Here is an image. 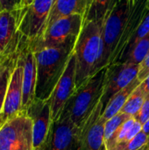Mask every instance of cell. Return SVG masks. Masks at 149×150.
I'll list each match as a JSON object with an SVG mask.
<instances>
[{
    "label": "cell",
    "mask_w": 149,
    "mask_h": 150,
    "mask_svg": "<svg viewBox=\"0 0 149 150\" xmlns=\"http://www.w3.org/2000/svg\"><path fill=\"white\" fill-rule=\"evenodd\" d=\"M139 65L115 62L106 67L104 91L101 102L104 108L111 98L137 78Z\"/></svg>",
    "instance_id": "13"
},
{
    "label": "cell",
    "mask_w": 149,
    "mask_h": 150,
    "mask_svg": "<svg viewBox=\"0 0 149 150\" xmlns=\"http://www.w3.org/2000/svg\"><path fill=\"white\" fill-rule=\"evenodd\" d=\"M105 73L106 68H104L94 74L81 87L76 90L68 101L66 106L71 120L77 127H81L101 100Z\"/></svg>",
    "instance_id": "4"
},
{
    "label": "cell",
    "mask_w": 149,
    "mask_h": 150,
    "mask_svg": "<svg viewBox=\"0 0 149 150\" xmlns=\"http://www.w3.org/2000/svg\"><path fill=\"white\" fill-rule=\"evenodd\" d=\"M135 120L140 122L141 125L145 124L149 119V97L146 98L141 109L138 112V114L134 117Z\"/></svg>",
    "instance_id": "26"
},
{
    "label": "cell",
    "mask_w": 149,
    "mask_h": 150,
    "mask_svg": "<svg viewBox=\"0 0 149 150\" xmlns=\"http://www.w3.org/2000/svg\"><path fill=\"white\" fill-rule=\"evenodd\" d=\"M3 11H18L22 4V0H0Z\"/></svg>",
    "instance_id": "27"
},
{
    "label": "cell",
    "mask_w": 149,
    "mask_h": 150,
    "mask_svg": "<svg viewBox=\"0 0 149 150\" xmlns=\"http://www.w3.org/2000/svg\"><path fill=\"white\" fill-rule=\"evenodd\" d=\"M32 122V136L34 150L43 147L47 137L51 124V107L50 101L35 98L32 104L25 111Z\"/></svg>",
    "instance_id": "14"
},
{
    "label": "cell",
    "mask_w": 149,
    "mask_h": 150,
    "mask_svg": "<svg viewBox=\"0 0 149 150\" xmlns=\"http://www.w3.org/2000/svg\"><path fill=\"white\" fill-rule=\"evenodd\" d=\"M149 75V51L143 59V61L139 65V70L137 75V79L142 82Z\"/></svg>",
    "instance_id": "25"
},
{
    "label": "cell",
    "mask_w": 149,
    "mask_h": 150,
    "mask_svg": "<svg viewBox=\"0 0 149 150\" xmlns=\"http://www.w3.org/2000/svg\"><path fill=\"white\" fill-rule=\"evenodd\" d=\"M3 11V9H2V6H1V4H0V12Z\"/></svg>",
    "instance_id": "34"
},
{
    "label": "cell",
    "mask_w": 149,
    "mask_h": 150,
    "mask_svg": "<svg viewBox=\"0 0 149 150\" xmlns=\"http://www.w3.org/2000/svg\"><path fill=\"white\" fill-rule=\"evenodd\" d=\"M54 0H34L17 11L18 30L32 42L43 34Z\"/></svg>",
    "instance_id": "7"
},
{
    "label": "cell",
    "mask_w": 149,
    "mask_h": 150,
    "mask_svg": "<svg viewBox=\"0 0 149 150\" xmlns=\"http://www.w3.org/2000/svg\"><path fill=\"white\" fill-rule=\"evenodd\" d=\"M146 98L147 96L140 83L129 96L128 99L126 100L120 112L134 118L141 109Z\"/></svg>",
    "instance_id": "20"
},
{
    "label": "cell",
    "mask_w": 149,
    "mask_h": 150,
    "mask_svg": "<svg viewBox=\"0 0 149 150\" xmlns=\"http://www.w3.org/2000/svg\"><path fill=\"white\" fill-rule=\"evenodd\" d=\"M80 127L70 118L69 112L65 109L60 118L52 122L43 150H78Z\"/></svg>",
    "instance_id": "8"
},
{
    "label": "cell",
    "mask_w": 149,
    "mask_h": 150,
    "mask_svg": "<svg viewBox=\"0 0 149 150\" xmlns=\"http://www.w3.org/2000/svg\"><path fill=\"white\" fill-rule=\"evenodd\" d=\"M0 54H1V52H0Z\"/></svg>",
    "instance_id": "37"
},
{
    "label": "cell",
    "mask_w": 149,
    "mask_h": 150,
    "mask_svg": "<svg viewBox=\"0 0 149 150\" xmlns=\"http://www.w3.org/2000/svg\"><path fill=\"white\" fill-rule=\"evenodd\" d=\"M92 1L93 0H54L46 28L56 19L62 17L74 14H79L85 17Z\"/></svg>",
    "instance_id": "16"
},
{
    "label": "cell",
    "mask_w": 149,
    "mask_h": 150,
    "mask_svg": "<svg viewBox=\"0 0 149 150\" xmlns=\"http://www.w3.org/2000/svg\"><path fill=\"white\" fill-rule=\"evenodd\" d=\"M141 86L142 88V90L144 91L147 98L149 97V75L141 83Z\"/></svg>",
    "instance_id": "28"
},
{
    "label": "cell",
    "mask_w": 149,
    "mask_h": 150,
    "mask_svg": "<svg viewBox=\"0 0 149 150\" xmlns=\"http://www.w3.org/2000/svg\"><path fill=\"white\" fill-rule=\"evenodd\" d=\"M83 22L84 17L79 14L60 18L46 28L40 38L32 42L29 41V46L32 51H37L44 47L61 45L71 38L78 37Z\"/></svg>",
    "instance_id": "6"
},
{
    "label": "cell",
    "mask_w": 149,
    "mask_h": 150,
    "mask_svg": "<svg viewBox=\"0 0 149 150\" xmlns=\"http://www.w3.org/2000/svg\"><path fill=\"white\" fill-rule=\"evenodd\" d=\"M76 91V56L71 53L65 70L49 98L52 122L60 118L65 106Z\"/></svg>",
    "instance_id": "9"
},
{
    "label": "cell",
    "mask_w": 149,
    "mask_h": 150,
    "mask_svg": "<svg viewBox=\"0 0 149 150\" xmlns=\"http://www.w3.org/2000/svg\"><path fill=\"white\" fill-rule=\"evenodd\" d=\"M141 83V82L136 78L130 84H128L126 87H125L111 98L109 102L105 106L102 113V118L105 120V122L121 111L129 96Z\"/></svg>",
    "instance_id": "17"
},
{
    "label": "cell",
    "mask_w": 149,
    "mask_h": 150,
    "mask_svg": "<svg viewBox=\"0 0 149 150\" xmlns=\"http://www.w3.org/2000/svg\"><path fill=\"white\" fill-rule=\"evenodd\" d=\"M104 21H84L73 52L76 56V90L97 72L102 50Z\"/></svg>",
    "instance_id": "2"
},
{
    "label": "cell",
    "mask_w": 149,
    "mask_h": 150,
    "mask_svg": "<svg viewBox=\"0 0 149 150\" xmlns=\"http://www.w3.org/2000/svg\"><path fill=\"white\" fill-rule=\"evenodd\" d=\"M29 43H26L22 50L18 63L11 75L8 89L6 91L4 102L0 114V124L7 120L16 116L22 112V97H23V74L25 63V51Z\"/></svg>",
    "instance_id": "11"
},
{
    "label": "cell",
    "mask_w": 149,
    "mask_h": 150,
    "mask_svg": "<svg viewBox=\"0 0 149 150\" xmlns=\"http://www.w3.org/2000/svg\"><path fill=\"white\" fill-rule=\"evenodd\" d=\"M37 81V66L34 52L29 46L25 51V63L23 74V97H22V111L25 112L28 107L35 100V90Z\"/></svg>",
    "instance_id": "15"
},
{
    "label": "cell",
    "mask_w": 149,
    "mask_h": 150,
    "mask_svg": "<svg viewBox=\"0 0 149 150\" xmlns=\"http://www.w3.org/2000/svg\"><path fill=\"white\" fill-rule=\"evenodd\" d=\"M142 131L149 136V119L145 124L142 125Z\"/></svg>",
    "instance_id": "29"
},
{
    "label": "cell",
    "mask_w": 149,
    "mask_h": 150,
    "mask_svg": "<svg viewBox=\"0 0 149 150\" xmlns=\"http://www.w3.org/2000/svg\"><path fill=\"white\" fill-rule=\"evenodd\" d=\"M130 118L131 116L119 112L115 116L105 122V143L112 138V136L118 131V129Z\"/></svg>",
    "instance_id": "23"
},
{
    "label": "cell",
    "mask_w": 149,
    "mask_h": 150,
    "mask_svg": "<svg viewBox=\"0 0 149 150\" xmlns=\"http://www.w3.org/2000/svg\"><path fill=\"white\" fill-rule=\"evenodd\" d=\"M148 135L141 131L131 142L117 150H141L148 145Z\"/></svg>",
    "instance_id": "24"
},
{
    "label": "cell",
    "mask_w": 149,
    "mask_h": 150,
    "mask_svg": "<svg viewBox=\"0 0 149 150\" xmlns=\"http://www.w3.org/2000/svg\"><path fill=\"white\" fill-rule=\"evenodd\" d=\"M27 42L28 39L18 30L10 43L0 54V114L11 75Z\"/></svg>",
    "instance_id": "12"
},
{
    "label": "cell",
    "mask_w": 149,
    "mask_h": 150,
    "mask_svg": "<svg viewBox=\"0 0 149 150\" xmlns=\"http://www.w3.org/2000/svg\"><path fill=\"white\" fill-rule=\"evenodd\" d=\"M149 34V11L147 12L146 16L144 17L143 20L141 21L140 26L138 27L136 33H134V35L133 36V38L131 39V40L128 42L125 51L123 52L122 55L120 56V58L118 60V62H122L123 60L126 58V56L128 54V53L133 49V47L143 38H145L146 36H148ZM115 63V62H114Z\"/></svg>",
    "instance_id": "22"
},
{
    "label": "cell",
    "mask_w": 149,
    "mask_h": 150,
    "mask_svg": "<svg viewBox=\"0 0 149 150\" xmlns=\"http://www.w3.org/2000/svg\"><path fill=\"white\" fill-rule=\"evenodd\" d=\"M131 11L129 0H118L112 10L105 16L103 22L102 50L97 64V72L112 63Z\"/></svg>",
    "instance_id": "3"
},
{
    "label": "cell",
    "mask_w": 149,
    "mask_h": 150,
    "mask_svg": "<svg viewBox=\"0 0 149 150\" xmlns=\"http://www.w3.org/2000/svg\"><path fill=\"white\" fill-rule=\"evenodd\" d=\"M33 1H34V0H22V4H21V6H20L19 9H22V8H24V7H26V6L30 5ZM19 9H18V10H19Z\"/></svg>",
    "instance_id": "30"
},
{
    "label": "cell",
    "mask_w": 149,
    "mask_h": 150,
    "mask_svg": "<svg viewBox=\"0 0 149 150\" xmlns=\"http://www.w3.org/2000/svg\"><path fill=\"white\" fill-rule=\"evenodd\" d=\"M0 150H34L32 122L25 112L0 124Z\"/></svg>",
    "instance_id": "5"
},
{
    "label": "cell",
    "mask_w": 149,
    "mask_h": 150,
    "mask_svg": "<svg viewBox=\"0 0 149 150\" xmlns=\"http://www.w3.org/2000/svg\"><path fill=\"white\" fill-rule=\"evenodd\" d=\"M148 8L149 10V0H148Z\"/></svg>",
    "instance_id": "35"
},
{
    "label": "cell",
    "mask_w": 149,
    "mask_h": 150,
    "mask_svg": "<svg viewBox=\"0 0 149 150\" xmlns=\"http://www.w3.org/2000/svg\"><path fill=\"white\" fill-rule=\"evenodd\" d=\"M37 150H43L42 149H37Z\"/></svg>",
    "instance_id": "36"
},
{
    "label": "cell",
    "mask_w": 149,
    "mask_h": 150,
    "mask_svg": "<svg viewBox=\"0 0 149 150\" xmlns=\"http://www.w3.org/2000/svg\"><path fill=\"white\" fill-rule=\"evenodd\" d=\"M141 150H149V149H148V147H147V146H146L145 148H143V149H141Z\"/></svg>",
    "instance_id": "32"
},
{
    "label": "cell",
    "mask_w": 149,
    "mask_h": 150,
    "mask_svg": "<svg viewBox=\"0 0 149 150\" xmlns=\"http://www.w3.org/2000/svg\"><path fill=\"white\" fill-rule=\"evenodd\" d=\"M147 147L149 149V136H148V145H147Z\"/></svg>",
    "instance_id": "33"
},
{
    "label": "cell",
    "mask_w": 149,
    "mask_h": 150,
    "mask_svg": "<svg viewBox=\"0 0 149 150\" xmlns=\"http://www.w3.org/2000/svg\"><path fill=\"white\" fill-rule=\"evenodd\" d=\"M149 51V34L145 38L141 39L128 53L126 58L123 60L122 62L133 64V65H140V63L143 61L145 56Z\"/></svg>",
    "instance_id": "21"
},
{
    "label": "cell",
    "mask_w": 149,
    "mask_h": 150,
    "mask_svg": "<svg viewBox=\"0 0 149 150\" xmlns=\"http://www.w3.org/2000/svg\"><path fill=\"white\" fill-rule=\"evenodd\" d=\"M104 105L99 101L90 115L80 127L78 150H106L105 143V120L102 118Z\"/></svg>",
    "instance_id": "10"
},
{
    "label": "cell",
    "mask_w": 149,
    "mask_h": 150,
    "mask_svg": "<svg viewBox=\"0 0 149 150\" xmlns=\"http://www.w3.org/2000/svg\"><path fill=\"white\" fill-rule=\"evenodd\" d=\"M18 31L16 11H3L0 12V52L10 43Z\"/></svg>",
    "instance_id": "18"
},
{
    "label": "cell",
    "mask_w": 149,
    "mask_h": 150,
    "mask_svg": "<svg viewBox=\"0 0 149 150\" xmlns=\"http://www.w3.org/2000/svg\"><path fill=\"white\" fill-rule=\"evenodd\" d=\"M76 39L77 37H74L61 45L33 51L37 66L36 98L40 100L49 99L65 70Z\"/></svg>",
    "instance_id": "1"
},
{
    "label": "cell",
    "mask_w": 149,
    "mask_h": 150,
    "mask_svg": "<svg viewBox=\"0 0 149 150\" xmlns=\"http://www.w3.org/2000/svg\"><path fill=\"white\" fill-rule=\"evenodd\" d=\"M129 2H130V6H131V8H133V7L134 6L135 3H136V0H129Z\"/></svg>",
    "instance_id": "31"
},
{
    "label": "cell",
    "mask_w": 149,
    "mask_h": 150,
    "mask_svg": "<svg viewBox=\"0 0 149 150\" xmlns=\"http://www.w3.org/2000/svg\"><path fill=\"white\" fill-rule=\"evenodd\" d=\"M117 2L118 0H93L84 17V21H104Z\"/></svg>",
    "instance_id": "19"
}]
</instances>
